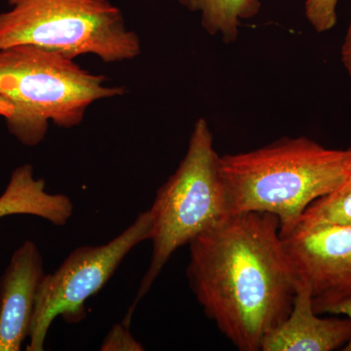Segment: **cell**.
I'll use <instances>...</instances> for the list:
<instances>
[{
	"instance_id": "cell-1",
	"label": "cell",
	"mask_w": 351,
	"mask_h": 351,
	"mask_svg": "<svg viewBox=\"0 0 351 351\" xmlns=\"http://www.w3.org/2000/svg\"><path fill=\"white\" fill-rule=\"evenodd\" d=\"M189 246V286L208 318L237 350L260 351L290 313L298 281L278 218L230 215Z\"/></svg>"
},
{
	"instance_id": "cell-2",
	"label": "cell",
	"mask_w": 351,
	"mask_h": 351,
	"mask_svg": "<svg viewBox=\"0 0 351 351\" xmlns=\"http://www.w3.org/2000/svg\"><path fill=\"white\" fill-rule=\"evenodd\" d=\"M348 154L306 137L279 138L254 151L219 157L230 215L262 212L278 218L281 237L307 207L345 180Z\"/></svg>"
},
{
	"instance_id": "cell-3",
	"label": "cell",
	"mask_w": 351,
	"mask_h": 351,
	"mask_svg": "<svg viewBox=\"0 0 351 351\" xmlns=\"http://www.w3.org/2000/svg\"><path fill=\"white\" fill-rule=\"evenodd\" d=\"M106 82L57 51L29 44L0 48V95L13 107L7 127L23 145L40 144L50 121L73 128L95 101L126 93Z\"/></svg>"
},
{
	"instance_id": "cell-4",
	"label": "cell",
	"mask_w": 351,
	"mask_h": 351,
	"mask_svg": "<svg viewBox=\"0 0 351 351\" xmlns=\"http://www.w3.org/2000/svg\"><path fill=\"white\" fill-rule=\"evenodd\" d=\"M219 157L213 134L202 117L195 122L179 167L157 191L149 210L152 221V260L123 321L127 327L136 306L149 293L173 254L230 216Z\"/></svg>"
},
{
	"instance_id": "cell-5",
	"label": "cell",
	"mask_w": 351,
	"mask_h": 351,
	"mask_svg": "<svg viewBox=\"0 0 351 351\" xmlns=\"http://www.w3.org/2000/svg\"><path fill=\"white\" fill-rule=\"evenodd\" d=\"M0 13V48L29 44L75 59L91 54L105 63L135 59L141 40L108 0H8Z\"/></svg>"
},
{
	"instance_id": "cell-6",
	"label": "cell",
	"mask_w": 351,
	"mask_h": 351,
	"mask_svg": "<svg viewBox=\"0 0 351 351\" xmlns=\"http://www.w3.org/2000/svg\"><path fill=\"white\" fill-rule=\"evenodd\" d=\"M152 228L149 212L141 213L108 243L78 247L56 271L45 274L36 295L27 350H44L48 331L58 316L69 324L84 319L85 302L108 283L129 252L151 239Z\"/></svg>"
},
{
	"instance_id": "cell-7",
	"label": "cell",
	"mask_w": 351,
	"mask_h": 351,
	"mask_svg": "<svg viewBox=\"0 0 351 351\" xmlns=\"http://www.w3.org/2000/svg\"><path fill=\"white\" fill-rule=\"evenodd\" d=\"M281 237L295 276L311 289L316 313L351 299V226L295 228Z\"/></svg>"
},
{
	"instance_id": "cell-8",
	"label": "cell",
	"mask_w": 351,
	"mask_h": 351,
	"mask_svg": "<svg viewBox=\"0 0 351 351\" xmlns=\"http://www.w3.org/2000/svg\"><path fill=\"white\" fill-rule=\"evenodd\" d=\"M45 276L38 245L25 240L0 277V351H19L29 338L39 285Z\"/></svg>"
},
{
	"instance_id": "cell-9",
	"label": "cell",
	"mask_w": 351,
	"mask_h": 351,
	"mask_svg": "<svg viewBox=\"0 0 351 351\" xmlns=\"http://www.w3.org/2000/svg\"><path fill=\"white\" fill-rule=\"evenodd\" d=\"M351 337L350 319L320 317L314 311L308 284L298 278L292 309L286 319L263 339L262 351H332Z\"/></svg>"
},
{
	"instance_id": "cell-10",
	"label": "cell",
	"mask_w": 351,
	"mask_h": 351,
	"mask_svg": "<svg viewBox=\"0 0 351 351\" xmlns=\"http://www.w3.org/2000/svg\"><path fill=\"white\" fill-rule=\"evenodd\" d=\"M73 214V201L61 193H50L45 182L36 179L29 164L13 171L0 195V219L11 215H32L52 225H66Z\"/></svg>"
},
{
	"instance_id": "cell-11",
	"label": "cell",
	"mask_w": 351,
	"mask_h": 351,
	"mask_svg": "<svg viewBox=\"0 0 351 351\" xmlns=\"http://www.w3.org/2000/svg\"><path fill=\"white\" fill-rule=\"evenodd\" d=\"M191 12L199 13L201 25L210 36H221L226 44L239 38L241 21L260 12L261 0H178Z\"/></svg>"
},
{
	"instance_id": "cell-12",
	"label": "cell",
	"mask_w": 351,
	"mask_h": 351,
	"mask_svg": "<svg viewBox=\"0 0 351 351\" xmlns=\"http://www.w3.org/2000/svg\"><path fill=\"white\" fill-rule=\"evenodd\" d=\"M346 154L348 162L345 180L329 195L311 203L295 228L328 225L351 226V147L346 149Z\"/></svg>"
},
{
	"instance_id": "cell-13",
	"label": "cell",
	"mask_w": 351,
	"mask_h": 351,
	"mask_svg": "<svg viewBox=\"0 0 351 351\" xmlns=\"http://www.w3.org/2000/svg\"><path fill=\"white\" fill-rule=\"evenodd\" d=\"M339 0H306L304 14L315 32L331 31L338 22L337 6Z\"/></svg>"
},
{
	"instance_id": "cell-14",
	"label": "cell",
	"mask_w": 351,
	"mask_h": 351,
	"mask_svg": "<svg viewBox=\"0 0 351 351\" xmlns=\"http://www.w3.org/2000/svg\"><path fill=\"white\" fill-rule=\"evenodd\" d=\"M101 351H143L144 346L132 336L129 327L121 324H115L108 332L103 343Z\"/></svg>"
},
{
	"instance_id": "cell-15",
	"label": "cell",
	"mask_w": 351,
	"mask_h": 351,
	"mask_svg": "<svg viewBox=\"0 0 351 351\" xmlns=\"http://www.w3.org/2000/svg\"><path fill=\"white\" fill-rule=\"evenodd\" d=\"M321 314H330V315H345L351 323V299L345 300L325 307ZM320 314V315H321ZM343 351H351V337L348 343L343 348Z\"/></svg>"
},
{
	"instance_id": "cell-16",
	"label": "cell",
	"mask_w": 351,
	"mask_h": 351,
	"mask_svg": "<svg viewBox=\"0 0 351 351\" xmlns=\"http://www.w3.org/2000/svg\"><path fill=\"white\" fill-rule=\"evenodd\" d=\"M341 62L351 78V20L341 49Z\"/></svg>"
},
{
	"instance_id": "cell-17",
	"label": "cell",
	"mask_w": 351,
	"mask_h": 351,
	"mask_svg": "<svg viewBox=\"0 0 351 351\" xmlns=\"http://www.w3.org/2000/svg\"><path fill=\"white\" fill-rule=\"evenodd\" d=\"M12 113L13 107L10 101L4 98L2 95H0V117L7 119L12 115Z\"/></svg>"
}]
</instances>
